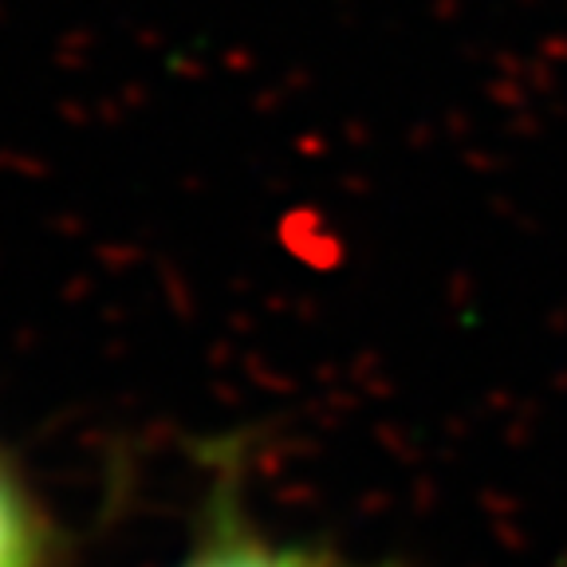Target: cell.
<instances>
[{
  "instance_id": "cell-1",
  "label": "cell",
  "mask_w": 567,
  "mask_h": 567,
  "mask_svg": "<svg viewBox=\"0 0 567 567\" xmlns=\"http://www.w3.org/2000/svg\"><path fill=\"white\" fill-rule=\"evenodd\" d=\"M174 567H351L328 548L280 540L240 520L233 508H217L209 528Z\"/></svg>"
},
{
  "instance_id": "cell-2",
  "label": "cell",
  "mask_w": 567,
  "mask_h": 567,
  "mask_svg": "<svg viewBox=\"0 0 567 567\" xmlns=\"http://www.w3.org/2000/svg\"><path fill=\"white\" fill-rule=\"evenodd\" d=\"M0 567H55V536L48 528L44 508L35 505L24 485L0 453Z\"/></svg>"
}]
</instances>
